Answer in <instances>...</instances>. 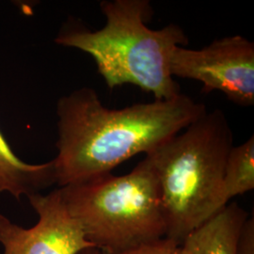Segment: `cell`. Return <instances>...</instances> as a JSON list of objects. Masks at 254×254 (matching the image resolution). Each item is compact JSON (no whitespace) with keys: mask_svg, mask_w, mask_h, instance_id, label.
<instances>
[{"mask_svg":"<svg viewBox=\"0 0 254 254\" xmlns=\"http://www.w3.org/2000/svg\"><path fill=\"white\" fill-rule=\"evenodd\" d=\"M60 189L87 240L103 254H123L166 236L159 184L147 157L125 175Z\"/></svg>","mask_w":254,"mask_h":254,"instance_id":"277c9868","label":"cell"},{"mask_svg":"<svg viewBox=\"0 0 254 254\" xmlns=\"http://www.w3.org/2000/svg\"><path fill=\"white\" fill-rule=\"evenodd\" d=\"M27 199L39 217L33 227H21L0 214L3 254H79L94 248L69 212L60 188Z\"/></svg>","mask_w":254,"mask_h":254,"instance_id":"8992f818","label":"cell"},{"mask_svg":"<svg viewBox=\"0 0 254 254\" xmlns=\"http://www.w3.org/2000/svg\"><path fill=\"white\" fill-rule=\"evenodd\" d=\"M254 189V136L244 143L233 146L225 163L223 190L228 202L234 197Z\"/></svg>","mask_w":254,"mask_h":254,"instance_id":"9c48e42d","label":"cell"},{"mask_svg":"<svg viewBox=\"0 0 254 254\" xmlns=\"http://www.w3.org/2000/svg\"><path fill=\"white\" fill-rule=\"evenodd\" d=\"M173 77L202 84L205 94L222 92L241 107L254 104V44L241 35L225 37L200 49L176 46L170 58Z\"/></svg>","mask_w":254,"mask_h":254,"instance_id":"5b68a950","label":"cell"},{"mask_svg":"<svg viewBox=\"0 0 254 254\" xmlns=\"http://www.w3.org/2000/svg\"><path fill=\"white\" fill-rule=\"evenodd\" d=\"M121 254H188L183 249L182 244L168 237L139 246Z\"/></svg>","mask_w":254,"mask_h":254,"instance_id":"30bf717a","label":"cell"},{"mask_svg":"<svg viewBox=\"0 0 254 254\" xmlns=\"http://www.w3.org/2000/svg\"><path fill=\"white\" fill-rule=\"evenodd\" d=\"M236 254H254V218L249 217L241 228L236 244Z\"/></svg>","mask_w":254,"mask_h":254,"instance_id":"8fae6325","label":"cell"},{"mask_svg":"<svg viewBox=\"0 0 254 254\" xmlns=\"http://www.w3.org/2000/svg\"><path fill=\"white\" fill-rule=\"evenodd\" d=\"M79 254H103L101 251L95 249V248H91V249H88V250H85L83 251Z\"/></svg>","mask_w":254,"mask_h":254,"instance_id":"7c38bea8","label":"cell"},{"mask_svg":"<svg viewBox=\"0 0 254 254\" xmlns=\"http://www.w3.org/2000/svg\"><path fill=\"white\" fill-rule=\"evenodd\" d=\"M56 184L53 160L42 164H28L12 151L0 130V193H9L20 200L40 193Z\"/></svg>","mask_w":254,"mask_h":254,"instance_id":"ba28073f","label":"cell"},{"mask_svg":"<svg viewBox=\"0 0 254 254\" xmlns=\"http://www.w3.org/2000/svg\"><path fill=\"white\" fill-rule=\"evenodd\" d=\"M233 143L226 115L215 109L146 154L159 184L166 237L182 244L227 205L223 176Z\"/></svg>","mask_w":254,"mask_h":254,"instance_id":"3957f363","label":"cell"},{"mask_svg":"<svg viewBox=\"0 0 254 254\" xmlns=\"http://www.w3.org/2000/svg\"><path fill=\"white\" fill-rule=\"evenodd\" d=\"M100 8L106 17L101 29L68 24L55 43L91 55L110 90L131 84L152 93L154 100L181 94L170 71V58L176 46L189 45L184 29L175 24L156 30L147 27L153 13L148 0H105Z\"/></svg>","mask_w":254,"mask_h":254,"instance_id":"7a4b0ae2","label":"cell"},{"mask_svg":"<svg viewBox=\"0 0 254 254\" xmlns=\"http://www.w3.org/2000/svg\"><path fill=\"white\" fill-rule=\"evenodd\" d=\"M206 112L203 104L183 93L111 109L91 88L73 91L57 105L56 184L64 188L111 173L136 154L151 153Z\"/></svg>","mask_w":254,"mask_h":254,"instance_id":"6da1fadb","label":"cell"},{"mask_svg":"<svg viewBox=\"0 0 254 254\" xmlns=\"http://www.w3.org/2000/svg\"><path fill=\"white\" fill-rule=\"evenodd\" d=\"M249 214L237 202L228 203L182 243L188 254H236L241 228Z\"/></svg>","mask_w":254,"mask_h":254,"instance_id":"52a82bcc","label":"cell"}]
</instances>
